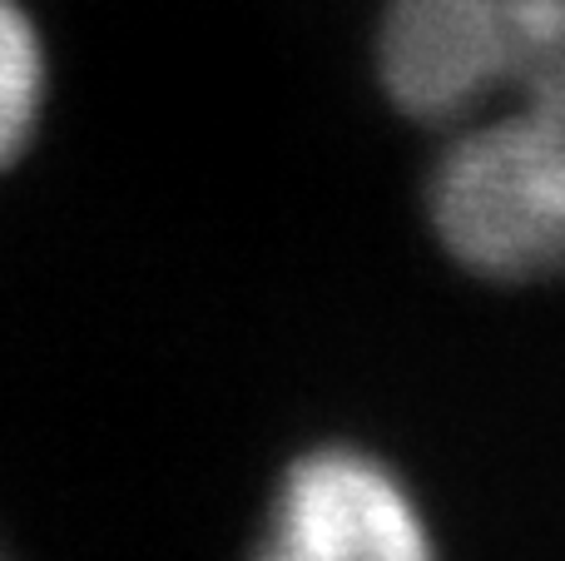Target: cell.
Segmentation results:
<instances>
[{
  "label": "cell",
  "mask_w": 565,
  "mask_h": 561,
  "mask_svg": "<svg viewBox=\"0 0 565 561\" xmlns=\"http://www.w3.org/2000/svg\"><path fill=\"white\" fill-rule=\"evenodd\" d=\"M431 229L481 278L565 274V145L526 129L457 125L427 184Z\"/></svg>",
  "instance_id": "2"
},
{
  "label": "cell",
  "mask_w": 565,
  "mask_h": 561,
  "mask_svg": "<svg viewBox=\"0 0 565 561\" xmlns=\"http://www.w3.org/2000/svg\"><path fill=\"white\" fill-rule=\"evenodd\" d=\"M258 561H437L407 487L382 463L328 447L282 477Z\"/></svg>",
  "instance_id": "3"
},
{
  "label": "cell",
  "mask_w": 565,
  "mask_h": 561,
  "mask_svg": "<svg viewBox=\"0 0 565 561\" xmlns=\"http://www.w3.org/2000/svg\"><path fill=\"white\" fill-rule=\"evenodd\" d=\"M45 99V50L15 0H0V165L25 149Z\"/></svg>",
  "instance_id": "4"
},
{
  "label": "cell",
  "mask_w": 565,
  "mask_h": 561,
  "mask_svg": "<svg viewBox=\"0 0 565 561\" xmlns=\"http://www.w3.org/2000/svg\"><path fill=\"white\" fill-rule=\"evenodd\" d=\"M0 561H6V557H0Z\"/></svg>",
  "instance_id": "5"
},
{
  "label": "cell",
  "mask_w": 565,
  "mask_h": 561,
  "mask_svg": "<svg viewBox=\"0 0 565 561\" xmlns=\"http://www.w3.org/2000/svg\"><path fill=\"white\" fill-rule=\"evenodd\" d=\"M377 65L422 125H497L565 145V0H387Z\"/></svg>",
  "instance_id": "1"
}]
</instances>
